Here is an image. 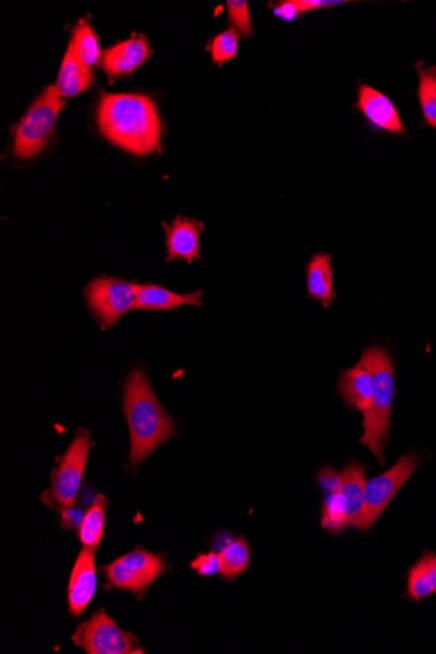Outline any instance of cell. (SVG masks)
<instances>
[{"mask_svg":"<svg viewBox=\"0 0 436 654\" xmlns=\"http://www.w3.org/2000/svg\"><path fill=\"white\" fill-rule=\"evenodd\" d=\"M97 126L115 147L149 156L161 149L162 123L156 102L140 93H102Z\"/></svg>","mask_w":436,"mask_h":654,"instance_id":"obj_1","label":"cell"},{"mask_svg":"<svg viewBox=\"0 0 436 654\" xmlns=\"http://www.w3.org/2000/svg\"><path fill=\"white\" fill-rule=\"evenodd\" d=\"M123 405L130 426V464L139 465L175 433L172 417L153 392L147 375L134 370L125 383Z\"/></svg>","mask_w":436,"mask_h":654,"instance_id":"obj_2","label":"cell"},{"mask_svg":"<svg viewBox=\"0 0 436 654\" xmlns=\"http://www.w3.org/2000/svg\"><path fill=\"white\" fill-rule=\"evenodd\" d=\"M361 365L374 376L373 408L363 417L365 434L361 442L374 452L380 465L386 463L384 448L390 433L393 397H395V369L386 348L374 346L362 354Z\"/></svg>","mask_w":436,"mask_h":654,"instance_id":"obj_3","label":"cell"},{"mask_svg":"<svg viewBox=\"0 0 436 654\" xmlns=\"http://www.w3.org/2000/svg\"><path fill=\"white\" fill-rule=\"evenodd\" d=\"M66 105L57 87H47L34 101L15 131V156L20 160L31 158L44 152L53 138L59 114Z\"/></svg>","mask_w":436,"mask_h":654,"instance_id":"obj_4","label":"cell"},{"mask_svg":"<svg viewBox=\"0 0 436 654\" xmlns=\"http://www.w3.org/2000/svg\"><path fill=\"white\" fill-rule=\"evenodd\" d=\"M365 468L359 463L346 465L340 473V487L328 495L322 508V528L333 534L357 523L365 506Z\"/></svg>","mask_w":436,"mask_h":654,"instance_id":"obj_5","label":"cell"},{"mask_svg":"<svg viewBox=\"0 0 436 654\" xmlns=\"http://www.w3.org/2000/svg\"><path fill=\"white\" fill-rule=\"evenodd\" d=\"M85 299L98 326L113 328L128 311L135 309L136 284L117 277H97L89 282Z\"/></svg>","mask_w":436,"mask_h":654,"instance_id":"obj_6","label":"cell"},{"mask_svg":"<svg viewBox=\"0 0 436 654\" xmlns=\"http://www.w3.org/2000/svg\"><path fill=\"white\" fill-rule=\"evenodd\" d=\"M418 464H420V457L408 453L397 461L395 467L366 483L365 506L357 523L354 524L359 532H366L373 527L404 483L412 476Z\"/></svg>","mask_w":436,"mask_h":654,"instance_id":"obj_7","label":"cell"},{"mask_svg":"<svg viewBox=\"0 0 436 654\" xmlns=\"http://www.w3.org/2000/svg\"><path fill=\"white\" fill-rule=\"evenodd\" d=\"M72 639L89 654L144 653L134 636L122 631L104 610L80 624Z\"/></svg>","mask_w":436,"mask_h":654,"instance_id":"obj_8","label":"cell"},{"mask_svg":"<svg viewBox=\"0 0 436 654\" xmlns=\"http://www.w3.org/2000/svg\"><path fill=\"white\" fill-rule=\"evenodd\" d=\"M92 440L88 430L80 429L72 440L71 446L64 453L51 485V503L61 508L74 506L83 481Z\"/></svg>","mask_w":436,"mask_h":654,"instance_id":"obj_9","label":"cell"},{"mask_svg":"<svg viewBox=\"0 0 436 654\" xmlns=\"http://www.w3.org/2000/svg\"><path fill=\"white\" fill-rule=\"evenodd\" d=\"M164 559L145 550H135L105 568L109 583L118 589L144 592L164 571Z\"/></svg>","mask_w":436,"mask_h":654,"instance_id":"obj_10","label":"cell"},{"mask_svg":"<svg viewBox=\"0 0 436 654\" xmlns=\"http://www.w3.org/2000/svg\"><path fill=\"white\" fill-rule=\"evenodd\" d=\"M152 50L147 38L131 37L130 40L102 51L100 66L110 78L134 74L151 57Z\"/></svg>","mask_w":436,"mask_h":654,"instance_id":"obj_11","label":"cell"},{"mask_svg":"<svg viewBox=\"0 0 436 654\" xmlns=\"http://www.w3.org/2000/svg\"><path fill=\"white\" fill-rule=\"evenodd\" d=\"M356 106L365 115L367 121L378 130L391 134H404L405 128L399 111L386 94L376 91L369 85H361Z\"/></svg>","mask_w":436,"mask_h":654,"instance_id":"obj_12","label":"cell"},{"mask_svg":"<svg viewBox=\"0 0 436 654\" xmlns=\"http://www.w3.org/2000/svg\"><path fill=\"white\" fill-rule=\"evenodd\" d=\"M166 232L168 260H186L188 264L200 258V235L204 232L203 222L192 218L178 217L172 225L162 224Z\"/></svg>","mask_w":436,"mask_h":654,"instance_id":"obj_13","label":"cell"},{"mask_svg":"<svg viewBox=\"0 0 436 654\" xmlns=\"http://www.w3.org/2000/svg\"><path fill=\"white\" fill-rule=\"evenodd\" d=\"M97 587L96 564L92 547L85 546L81 551L74 571H72L70 588H68V602L74 615L83 613L89 602L92 601Z\"/></svg>","mask_w":436,"mask_h":654,"instance_id":"obj_14","label":"cell"},{"mask_svg":"<svg viewBox=\"0 0 436 654\" xmlns=\"http://www.w3.org/2000/svg\"><path fill=\"white\" fill-rule=\"evenodd\" d=\"M339 391L345 403L365 417L373 408L374 376L359 363L341 375Z\"/></svg>","mask_w":436,"mask_h":654,"instance_id":"obj_15","label":"cell"},{"mask_svg":"<svg viewBox=\"0 0 436 654\" xmlns=\"http://www.w3.org/2000/svg\"><path fill=\"white\" fill-rule=\"evenodd\" d=\"M203 290L196 293L178 294L158 285L136 284L135 310L170 311L182 306L203 305Z\"/></svg>","mask_w":436,"mask_h":654,"instance_id":"obj_16","label":"cell"},{"mask_svg":"<svg viewBox=\"0 0 436 654\" xmlns=\"http://www.w3.org/2000/svg\"><path fill=\"white\" fill-rule=\"evenodd\" d=\"M94 75L91 67L81 61L74 46L67 47L64 54L61 71H59L57 87L63 98H72L87 91L93 84Z\"/></svg>","mask_w":436,"mask_h":654,"instance_id":"obj_17","label":"cell"},{"mask_svg":"<svg viewBox=\"0 0 436 654\" xmlns=\"http://www.w3.org/2000/svg\"><path fill=\"white\" fill-rule=\"evenodd\" d=\"M331 255L316 254L307 265V290L309 296L322 303L326 309L335 301Z\"/></svg>","mask_w":436,"mask_h":654,"instance_id":"obj_18","label":"cell"},{"mask_svg":"<svg viewBox=\"0 0 436 654\" xmlns=\"http://www.w3.org/2000/svg\"><path fill=\"white\" fill-rule=\"evenodd\" d=\"M436 593V555L426 554L409 572L408 596L422 601Z\"/></svg>","mask_w":436,"mask_h":654,"instance_id":"obj_19","label":"cell"},{"mask_svg":"<svg viewBox=\"0 0 436 654\" xmlns=\"http://www.w3.org/2000/svg\"><path fill=\"white\" fill-rule=\"evenodd\" d=\"M218 554L221 559V575L225 579L242 575L250 566L251 549L245 537L230 542Z\"/></svg>","mask_w":436,"mask_h":654,"instance_id":"obj_20","label":"cell"},{"mask_svg":"<svg viewBox=\"0 0 436 654\" xmlns=\"http://www.w3.org/2000/svg\"><path fill=\"white\" fill-rule=\"evenodd\" d=\"M71 44L81 61L87 66H100L102 51L98 44L97 34L87 20H79L78 25L72 31Z\"/></svg>","mask_w":436,"mask_h":654,"instance_id":"obj_21","label":"cell"},{"mask_svg":"<svg viewBox=\"0 0 436 654\" xmlns=\"http://www.w3.org/2000/svg\"><path fill=\"white\" fill-rule=\"evenodd\" d=\"M105 512L106 500L100 495L80 524L81 544L92 549L100 545L101 538L104 536Z\"/></svg>","mask_w":436,"mask_h":654,"instance_id":"obj_22","label":"cell"},{"mask_svg":"<svg viewBox=\"0 0 436 654\" xmlns=\"http://www.w3.org/2000/svg\"><path fill=\"white\" fill-rule=\"evenodd\" d=\"M418 75H420V96L423 118L427 125L436 130V67L426 68L417 64Z\"/></svg>","mask_w":436,"mask_h":654,"instance_id":"obj_23","label":"cell"},{"mask_svg":"<svg viewBox=\"0 0 436 654\" xmlns=\"http://www.w3.org/2000/svg\"><path fill=\"white\" fill-rule=\"evenodd\" d=\"M239 36H241V34L235 31L234 28H230L228 31L217 34V36L213 38L211 45H209L213 63L222 67L226 62L232 61V59L237 57Z\"/></svg>","mask_w":436,"mask_h":654,"instance_id":"obj_24","label":"cell"},{"mask_svg":"<svg viewBox=\"0 0 436 654\" xmlns=\"http://www.w3.org/2000/svg\"><path fill=\"white\" fill-rule=\"evenodd\" d=\"M229 21L235 31L242 36L251 37L254 34L252 28L249 3L246 0H229L228 3Z\"/></svg>","mask_w":436,"mask_h":654,"instance_id":"obj_25","label":"cell"},{"mask_svg":"<svg viewBox=\"0 0 436 654\" xmlns=\"http://www.w3.org/2000/svg\"><path fill=\"white\" fill-rule=\"evenodd\" d=\"M192 570L202 576H215L221 574L220 554L208 553L199 554L195 561L191 563Z\"/></svg>","mask_w":436,"mask_h":654,"instance_id":"obj_26","label":"cell"},{"mask_svg":"<svg viewBox=\"0 0 436 654\" xmlns=\"http://www.w3.org/2000/svg\"><path fill=\"white\" fill-rule=\"evenodd\" d=\"M319 483L328 495L335 494L340 487V473L331 468H323L319 473Z\"/></svg>","mask_w":436,"mask_h":654,"instance_id":"obj_27","label":"cell"},{"mask_svg":"<svg viewBox=\"0 0 436 654\" xmlns=\"http://www.w3.org/2000/svg\"><path fill=\"white\" fill-rule=\"evenodd\" d=\"M293 3L297 7L299 14H305V12L339 6V4L346 2H343V0H293Z\"/></svg>","mask_w":436,"mask_h":654,"instance_id":"obj_28","label":"cell"},{"mask_svg":"<svg viewBox=\"0 0 436 654\" xmlns=\"http://www.w3.org/2000/svg\"><path fill=\"white\" fill-rule=\"evenodd\" d=\"M299 14L297 7L294 6L293 0L290 2H282L279 4V7L276 8V15L285 20H294Z\"/></svg>","mask_w":436,"mask_h":654,"instance_id":"obj_29","label":"cell"}]
</instances>
